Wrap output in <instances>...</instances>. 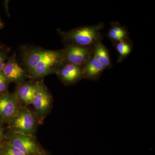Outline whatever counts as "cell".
I'll list each match as a JSON object with an SVG mask.
<instances>
[{"label":"cell","instance_id":"e0dca14e","mask_svg":"<svg viewBox=\"0 0 155 155\" xmlns=\"http://www.w3.org/2000/svg\"><path fill=\"white\" fill-rule=\"evenodd\" d=\"M10 49L0 43V72H2L10 52Z\"/></svg>","mask_w":155,"mask_h":155},{"label":"cell","instance_id":"4fadbf2b","mask_svg":"<svg viewBox=\"0 0 155 155\" xmlns=\"http://www.w3.org/2000/svg\"><path fill=\"white\" fill-rule=\"evenodd\" d=\"M93 54L104 69H109L112 67L110 54L101 41L97 43L93 47Z\"/></svg>","mask_w":155,"mask_h":155},{"label":"cell","instance_id":"d6986e66","mask_svg":"<svg viewBox=\"0 0 155 155\" xmlns=\"http://www.w3.org/2000/svg\"><path fill=\"white\" fill-rule=\"evenodd\" d=\"M6 136L5 135L4 129L1 123H0V146L3 144L5 139Z\"/></svg>","mask_w":155,"mask_h":155},{"label":"cell","instance_id":"ba28073f","mask_svg":"<svg viewBox=\"0 0 155 155\" xmlns=\"http://www.w3.org/2000/svg\"><path fill=\"white\" fill-rule=\"evenodd\" d=\"M1 72L10 83L19 84L26 78H30L25 69L17 62L15 54L7 59Z\"/></svg>","mask_w":155,"mask_h":155},{"label":"cell","instance_id":"6da1fadb","mask_svg":"<svg viewBox=\"0 0 155 155\" xmlns=\"http://www.w3.org/2000/svg\"><path fill=\"white\" fill-rule=\"evenodd\" d=\"M104 26V24L101 22L96 25L79 27L67 31L59 30L58 32L65 45L92 47L97 43L101 41V30Z\"/></svg>","mask_w":155,"mask_h":155},{"label":"cell","instance_id":"8fae6325","mask_svg":"<svg viewBox=\"0 0 155 155\" xmlns=\"http://www.w3.org/2000/svg\"><path fill=\"white\" fill-rule=\"evenodd\" d=\"M104 68L93 54L83 66V78L97 81L101 77Z\"/></svg>","mask_w":155,"mask_h":155},{"label":"cell","instance_id":"44dd1931","mask_svg":"<svg viewBox=\"0 0 155 155\" xmlns=\"http://www.w3.org/2000/svg\"><path fill=\"white\" fill-rule=\"evenodd\" d=\"M37 155H49L47 153H46V152H44L40 154Z\"/></svg>","mask_w":155,"mask_h":155},{"label":"cell","instance_id":"5b68a950","mask_svg":"<svg viewBox=\"0 0 155 155\" xmlns=\"http://www.w3.org/2000/svg\"><path fill=\"white\" fill-rule=\"evenodd\" d=\"M52 97L42 81L38 82L37 88L31 104L39 121H42L49 113L52 106Z\"/></svg>","mask_w":155,"mask_h":155},{"label":"cell","instance_id":"7a4b0ae2","mask_svg":"<svg viewBox=\"0 0 155 155\" xmlns=\"http://www.w3.org/2000/svg\"><path fill=\"white\" fill-rule=\"evenodd\" d=\"M64 64L63 49L47 50L44 56L29 75V77L38 79L51 74H57Z\"/></svg>","mask_w":155,"mask_h":155},{"label":"cell","instance_id":"52a82bcc","mask_svg":"<svg viewBox=\"0 0 155 155\" xmlns=\"http://www.w3.org/2000/svg\"><path fill=\"white\" fill-rule=\"evenodd\" d=\"M21 103L16 92L0 95V122L8 123L19 110Z\"/></svg>","mask_w":155,"mask_h":155},{"label":"cell","instance_id":"7c38bea8","mask_svg":"<svg viewBox=\"0 0 155 155\" xmlns=\"http://www.w3.org/2000/svg\"><path fill=\"white\" fill-rule=\"evenodd\" d=\"M38 82H23L19 84L16 92L20 103L25 105L31 104L36 91Z\"/></svg>","mask_w":155,"mask_h":155},{"label":"cell","instance_id":"2e32d148","mask_svg":"<svg viewBox=\"0 0 155 155\" xmlns=\"http://www.w3.org/2000/svg\"><path fill=\"white\" fill-rule=\"evenodd\" d=\"M0 155H27L5 141L0 146Z\"/></svg>","mask_w":155,"mask_h":155},{"label":"cell","instance_id":"ac0fdd59","mask_svg":"<svg viewBox=\"0 0 155 155\" xmlns=\"http://www.w3.org/2000/svg\"><path fill=\"white\" fill-rule=\"evenodd\" d=\"M11 83L0 72V95L8 93V86Z\"/></svg>","mask_w":155,"mask_h":155},{"label":"cell","instance_id":"9a60e30c","mask_svg":"<svg viewBox=\"0 0 155 155\" xmlns=\"http://www.w3.org/2000/svg\"><path fill=\"white\" fill-rule=\"evenodd\" d=\"M115 47L119 55L118 62H121L127 58L132 51V45L130 40L116 43Z\"/></svg>","mask_w":155,"mask_h":155},{"label":"cell","instance_id":"3957f363","mask_svg":"<svg viewBox=\"0 0 155 155\" xmlns=\"http://www.w3.org/2000/svg\"><path fill=\"white\" fill-rule=\"evenodd\" d=\"M38 122L34 112L26 107H21L8 124L11 132L34 136Z\"/></svg>","mask_w":155,"mask_h":155},{"label":"cell","instance_id":"ffe728a7","mask_svg":"<svg viewBox=\"0 0 155 155\" xmlns=\"http://www.w3.org/2000/svg\"><path fill=\"white\" fill-rule=\"evenodd\" d=\"M4 26H5V25H4V22H3L1 16H0V29H2Z\"/></svg>","mask_w":155,"mask_h":155},{"label":"cell","instance_id":"30bf717a","mask_svg":"<svg viewBox=\"0 0 155 155\" xmlns=\"http://www.w3.org/2000/svg\"><path fill=\"white\" fill-rule=\"evenodd\" d=\"M57 75L64 84H75L83 78V67L65 64L58 71Z\"/></svg>","mask_w":155,"mask_h":155},{"label":"cell","instance_id":"277c9868","mask_svg":"<svg viewBox=\"0 0 155 155\" xmlns=\"http://www.w3.org/2000/svg\"><path fill=\"white\" fill-rule=\"evenodd\" d=\"M5 139L6 142L27 155H37L45 152L34 136L11 132Z\"/></svg>","mask_w":155,"mask_h":155},{"label":"cell","instance_id":"9c48e42d","mask_svg":"<svg viewBox=\"0 0 155 155\" xmlns=\"http://www.w3.org/2000/svg\"><path fill=\"white\" fill-rule=\"evenodd\" d=\"M46 51V49L35 46L24 45L21 47L22 64L28 75L41 60Z\"/></svg>","mask_w":155,"mask_h":155},{"label":"cell","instance_id":"8992f818","mask_svg":"<svg viewBox=\"0 0 155 155\" xmlns=\"http://www.w3.org/2000/svg\"><path fill=\"white\" fill-rule=\"evenodd\" d=\"M65 64L82 66L93 54L92 47H86L77 45H66L63 49Z\"/></svg>","mask_w":155,"mask_h":155},{"label":"cell","instance_id":"5bb4252c","mask_svg":"<svg viewBox=\"0 0 155 155\" xmlns=\"http://www.w3.org/2000/svg\"><path fill=\"white\" fill-rule=\"evenodd\" d=\"M107 35L108 38L115 43L129 40L128 32L126 28L117 22L112 23Z\"/></svg>","mask_w":155,"mask_h":155}]
</instances>
